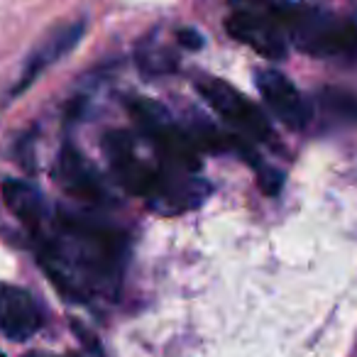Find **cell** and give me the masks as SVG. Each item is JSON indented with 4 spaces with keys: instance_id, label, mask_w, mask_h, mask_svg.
Masks as SVG:
<instances>
[{
    "instance_id": "1",
    "label": "cell",
    "mask_w": 357,
    "mask_h": 357,
    "mask_svg": "<svg viewBox=\"0 0 357 357\" xmlns=\"http://www.w3.org/2000/svg\"><path fill=\"white\" fill-rule=\"evenodd\" d=\"M42 269L64 296L93 301L113 296L128 262V238L84 215L56 213L35 233Z\"/></svg>"
},
{
    "instance_id": "2",
    "label": "cell",
    "mask_w": 357,
    "mask_h": 357,
    "mask_svg": "<svg viewBox=\"0 0 357 357\" xmlns=\"http://www.w3.org/2000/svg\"><path fill=\"white\" fill-rule=\"evenodd\" d=\"M103 149L118 181L149 204L162 215H178L199 208L211 196V184L194 172L172 164H149L135 149V139L128 130H110L103 137Z\"/></svg>"
},
{
    "instance_id": "3",
    "label": "cell",
    "mask_w": 357,
    "mask_h": 357,
    "mask_svg": "<svg viewBox=\"0 0 357 357\" xmlns=\"http://www.w3.org/2000/svg\"><path fill=\"white\" fill-rule=\"evenodd\" d=\"M284 30L298 52L318 59L357 54V22L308 3H289Z\"/></svg>"
},
{
    "instance_id": "4",
    "label": "cell",
    "mask_w": 357,
    "mask_h": 357,
    "mask_svg": "<svg viewBox=\"0 0 357 357\" xmlns=\"http://www.w3.org/2000/svg\"><path fill=\"white\" fill-rule=\"evenodd\" d=\"M128 108L137 120L139 130L157 147L162 162L189 169V172L199 169V144H196L194 135L174 123L162 105L149 98H130Z\"/></svg>"
},
{
    "instance_id": "5",
    "label": "cell",
    "mask_w": 357,
    "mask_h": 357,
    "mask_svg": "<svg viewBox=\"0 0 357 357\" xmlns=\"http://www.w3.org/2000/svg\"><path fill=\"white\" fill-rule=\"evenodd\" d=\"M199 93L206 98V103L220 115L228 125H233L240 135L248 139H257V142H274L272 125H269L267 115L257 108L250 98H245L238 89L223 79H213L206 76L196 84Z\"/></svg>"
},
{
    "instance_id": "6",
    "label": "cell",
    "mask_w": 357,
    "mask_h": 357,
    "mask_svg": "<svg viewBox=\"0 0 357 357\" xmlns=\"http://www.w3.org/2000/svg\"><path fill=\"white\" fill-rule=\"evenodd\" d=\"M225 30L233 40L248 45L264 59L282 61L289 52L284 30V13L269 10H233L225 20Z\"/></svg>"
},
{
    "instance_id": "7",
    "label": "cell",
    "mask_w": 357,
    "mask_h": 357,
    "mask_svg": "<svg viewBox=\"0 0 357 357\" xmlns=\"http://www.w3.org/2000/svg\"><path fill=\"white\" fill-rule=\"evenodd\" d=\"M255 84L262 93L264 103L272 108V113L284 125L294 130H301L311 120V108L298 93V89L277 69H257L255 71Z\"/></svg>"
},
{
    "instance_id": "8",
    "label": "cell",
    "mask_w": 357,
    "mask_h": 357,
    "mask_svg": "<svg viewBox=\"0 0 357 357\" xmlns=\"http://www.w3.org/2000/svg\"><path fill=\"white\" fill-rule=\"evenodd\" d=\"M42 328V313L30 291L0 282V333L10 340H30Z\"/></svg>"
},
{
    "instance_id": "9",
    "label": "cell",
    "mask_w": 357,
    "mask_h": 357,
    "mask_svg": "<svg viewBox=\"0 0 357 357\" xmlns=\"http://www.w3.org/2000/svg\"><path fill=\"white\" fill-rule=\"evenodd\" d=\"M81 37H84V22H69V25H61V27H56L54 32H50V35L40 42V47L30 54L25 69H22L20 81H17L15 89H13V93L17 96L30 89L52 64L64 59V56L79 45Z\"/></svg>"
},
{
    "instance_id": "10",
    "label": "cell",
    "mask_w": 357,
    "mask_h": 357,
    "mask_svg": "<svg viewBox=\"0 0 357 357\" xmlns=\"http://www.w3.org/2000/svg\"><path fill=\"white\" fill-rule=\"evenodd\" d=\"M59 178L64 189L69 191L76 199L91 201V204H98L105 199V189L100 184V176L91 169V164L76 152L71 144H66L59 154Z\"/></svg>"
},
{
    "instance_id": "11",
    "label": "cell",
    "mask_w": 357,
    "mask_h": 357,
    "mask_svg": "<svg viewBox=\"0 0 357 357\" xmlns=\"http://www.w3.org/2000/svg\"><path fill=\"white\" fill-rule=\"evenodd\" d=\"M3 201L10 208V213L15 215L20 223H25L27 228L32 230V235L40 233L47 223H50V211H47L45 196L35 189L27 181H20V178H8L3 184Z\"/></svg>"
},
{
    "instance_id": "12",
    "label": "cell",
    "mask_w": 357,
    "mask_h": 357,
    "mask_svg": "<svg viewBox=\"0 0 357 357\" xmlns=\"http://www.w3.org/2000/svg\"><path fill=\"white\" fill-rule=\"evenodd\" d=\"M137 64L144 74L159 76V74H169V71L176 69V56L169 50H164V47H147V50L139 52Z\"/></svg>"
},
{
    "instance_id": "13",
    "label": "cell",
    "mask_w": 357,
    "mask_h": 357,
    "mask_svg": "<svg viewBox=\"0 0 357 357\" xmlns=\"http://www.w3.org/2000/svg\"><path fill=\"white\" fill-rule=\"evenodd\" d=\"M321 103L326 110L335 113L342 120H357V98H352L350 93H342V91L328 89L321 93Z\"/></svg>"
},
{
    "instance_id": "14",
    "label": "cell",
    "mask_w": 357,
    "mask_h": 357,
    "mask_svg": "<svg viewBox=\"0 0 357 357\" xmlns=\"http://www.w3.org/2000/svg\"><path fill=\"white\" fill-rule=\"evenodd\" d=\"M233 10H269V13H284L289 0H228Z\"/></svg>"
},
{
    "instance_id": "15",
    "label": "cell",
    "mask_w": 357,
    "mask_h": 357,
    "mask_svg": "<svg viewBox=\"0 0 357 357\" xmlns=\"http://www.w3.org/2000/svg\"><path fill=\"white\" fill-rule=\"evenodd\" d=\"M176 42L184 50H201L204 47V37H201V32H196L194 27H181V30H176Z\"/></svg>"
},
{
    "instance_id": "16",
    "label": "cell",
    "mask_w": 357,
    "mask_h": 357,
    "mask_svg": "<svg viewBox=\"0 0 357 357\" xmlns=\"http://www.w3.org/2000/svg\"><path fill=\"white\" fill-rule=\"evenodd\" d=\"M27 357H56V355H47V352H30ZM64 357H84V355H64Z\"/></svg>"
},
{
    "instance_id": "17",
    "label": "cell",
    "mask_w": 357,
    "mask_h": 357,
    "mask_svg": "<svg viewBox=\"0 0 357 357\" xmlns=\"http://www.w3.org/2000/svg\"><path fill=\"white\" fill-rule=\"evenodd\" d=\"M0 357H6V355H3V352H0Z\"/></svg>"
}]
</instances>
